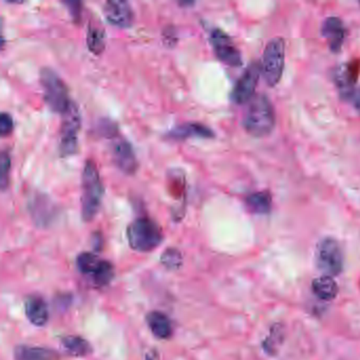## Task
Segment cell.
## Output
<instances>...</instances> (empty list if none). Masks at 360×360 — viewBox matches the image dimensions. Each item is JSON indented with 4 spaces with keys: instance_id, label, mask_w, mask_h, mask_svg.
<instances>
[{
    "instance_id": "cell-1",
    "label": "cell",
    "mask_w": 360,
    "mask_h": 360,
    "mask_svg": "<svg viewBox=\"0 0 360 360\" xmlns=\"http://www.w3.org/2000/svg\"><path fill=\"white\" fill-rule=\"evenodd\" d=\"M103 195L104 187L98 167L94 161L88 160L82 174V218L85 222H90L96 218L100 210Z\"/></svg>"
},
{
    "instance_id": "cell-2",
    "label": "cell",
    "mask_w": 360,
    "mask_h": 360,
    "mask_svg": "<svg viewBox=\"0 0 360 360\" xmlns=\"http://www.w3.org/2000/svg\"><path fill=\"white\" fill-rule=\"evenodd\" d=\"M275 123V111L269 98L264 94L255 96L244 115V129L255 138H263L271 134Z\"/></svg>"
},
{
    "instance_id": "cell-3",
    "label": "cell",
    "mask_w": 360,
    "mask_h": 360,
    "mask_svg": "<svg viewBox=\"0 0 360 360\" xmlns=\"http://www.w3.org/2000/svg\"><path fill=\"white\" fill-rule=\"evenodd\" d=\"M130 248L136 252H148L155 250L163 241L161 227L147 217L136 219L127 229Z\"/></svg>"
},
{
    "instance_id": "cell-4",
    "label": "cell",
    "mask_w": 360,
    "mask_h": 360,
    "mask_svg": "<svg viewBox=\"0 0 360 360\" xmlns=\"http://www.w3.org/2000/svg\"><path fill=\"white\" fill-rule=\"evenodd\" d=\"M39 79H41L46 105L49 107L52 112L64 115L72 103L69 98L66 84L51 68L41 69Z\"/></svg>"
},
{
    "instance_id": "cell-5",
    "label": "cell",
    "mask_w": 360,
    "mask_h": 360,
    "mask_svg": "<svg viewBox=\"0 0 360 360\" xmlns=\"http://www.w3.org/2000/svg\"><path fill=\"white\" fill-rule=\"evenodd\" d=\"M285 45L281 37L271 39L267 43L263 53L261 72L269 87H275L280 79L284 69Z\"/></svg>"
},
{
    "instance_id": "cell-6",
    "label": "cell",
    "mask_w": 360,
    "mask_h": 360,
    "mask_svg": "<svg viewBox=\"0 0 360 360\" xmlns=\"http://www.w3.org/2000/svg\"><path fill=\"white\" fill-rule=\"evenodd\" d=\"M81 122L79 107L72 102L68 110L63 115L60 131V153L62 157H71L77 153Z\"/></svg>"
},
{
    "instance_id": "cell-7",
    "label": "cell",
    "mask_w": 360,
    "mask_h": 360,
    "mask_svg": "<svg viewBox=\"0 0 360 360\" xmlns=\"http://www.w3.org/2000/svg\"><path fill=\"white\" fill-rule=\"evenodd\" d=\"M315 259L317 269L324 276L334 277L342 271V250L334 238H324L318 243Z\"/></svg>"
},
{
    "instance_id": "cell-8",
    "label": "cell",
    "mask_w": 360,
    "mask_h": 360,
    "mask_svg": "<svg viewBox=\"0 0 360 360\" xmlns=\"http://www.w3.org/2000/svg\"><path fill=\"white\" fill-rule=\"evenodd\" d=\"M210 39L212 49L221 62L224 63L227 66H241V53L226 33L223 32L220 29H214L210 32Z\"/></svg>"
},
{
    "instance_id": "cell-9",
    "label": "cell",
    "mask_w": 360,
    "mask_h": 360,
    "mask_svg": "<svg viewBox=\"0 0 360 360\" xmlns=\"http://www.w3.org/2000/svg\"><path fill=\"white\" fill-rule=\"evenodd\" d=\"M260 72L261 65L259 63H252L248 67L231 92V100L233 103L242 105L252 100L258 85Z\"/></svg>"
},
{
    "instance_id": "cell-10",
    "label": "cell",
    "mask_w": 360,
    "mask_h": 360,
    "mask_svg": "<svg viewBox=\"0 0 360 360\" xmlns=\"http://www.w3.org/2000/svg\"><path fill=\"white\" fill-rule=\"evenodd\" d=\"M111 157L117 167L124 174L132 176L138 170V160L131 144L122 136H115L111 147Z\"/></svg>"
},
{
    "instance_id": "cell-11",
    "label": "cell",
    "mask_w": 360,
    "mask_h": 360,
    "mask_svg": "<svg viewBox=\"0 0 360 360\" xmlns=\"http://www.w3.org/2000/svg\"><path fill=\"white\" fill-rule=\"evenodd\" d=\"M107 22L119 28H129L134 20L131 6L122 0H109L103 8Z\"/></svg>"
},
{
    "instance_id": "cell-12",
    "label": "cell",
    "mask_w": 360,
    "mask_h": 360,
    "mask_svg": "<svg viewBox=\"0 0 360 360\" xmlns=\"http://www.w3.org/2000/svg\"><path fill=\"white\" fill-rule=\"evenodd\" d=\"M358 72H359V66L355 63L340 65L335 70V84L338 88L339 94L345 100L352 98L354 92H355V84L357 82Z\"/></svg>"
},
{
    "instance_id": "cell-13",
    "label": "cell",
    "mask_w": 360,
    "mask_h": 360,
    "mask_svg": "<svg viewBox=\"0 0 360 360\" xmlns=\"http://www.w3.org/2000/svg\"><path fill=\"white\" fill-rule=\"evenodd\" d=\"M321 33L326 37L330 51L338 53L342 47L345 37V29L342 20L336 16L326 18L322 25Z\"/></svg>"
},
{
    "instance_id": "cell-14",
    "label": "cell",
    "mask_w": 360,
    "mask_h": 360,
    "mask_svg": "<svg viewBox=\"0 0 360 360\" xmlns=\"http://www.w3.org/2000/svg\"><path fill=\"white\" fill-rule=\"evenodd\" d=\"M214 136V131L210 128L199 123L182 124L167 134V138L174 141L187 140L191 138L212 139Z\"/></svg>"
},
{
    "instance_id": "cell-15",
    "label": "cell",
    "mask_w": 360,
    "mask_h": 360,
    "mask_svg": "<svg viewBox=\"0 0 360 360\" xmlns=\"http://www.w3.org/2000/svg\"><path fill=\"white\" fill-rule=\"evenodd\" d=\"M25 313L33 326H44L49 321V309L41 297H29L25 302Z\"/></svg>"
},
{
    "instance_id": "cell-16",
    "label": "cell",
    "mask_w": 360,
    "mask_h": 360,
    "mask_svg": "<svg viewBox=\"0 0 360 360\" xmlns=\"http://www.w3.org/2000/svg\"><path fill=\"white\" fill-rule=\"evenodd\" d=\"M30 212L37 225L45 226L51 222L56 212L49 198L44 195H37L30 202Z\"/></svg>"
},
{
    "instance_id": "cell-17",
    "label": "cell",
    "mask_w": 360,
    "mask_h": 360,
    "mask_svg": "<svg viewBox=\"0 0 360 360\" xmlns=\"http://www.w3.org/2000/svg\"><path fill=\"white\" fill-rule=\"evenodd\" d=\"M14 360H60V355L48 347L18 345L14 349Z\"/></svg>"
},
{
    "instance_id": "cell-18",
    "label": "cell",
    "mask_w": 360,
    "mask_h": 360,
    "mask_svg": "<svg viewBox=\"0 0 360 360\" xmlns=\"http://www.w3.org/2000/svg\"><path fill=\"white\" fill-rule=\"evenodd\" d=\"M146 322L151 333L159 339H168L172 334V322L165 314L153 311L147 315Z\"/></svg>"
},
{
    "instance_id": "cell-19",
    "label": "cell",
    "mask_w": 360,
    "mask_h": 360,
    "mask_svg": "<svg viewBox=\"0 0 360 360\" xmlns=\"http://www.w3.org/2000/svg\"><path fill=\"white\" fill-rule=\"evenodd\" d=\"M314 295L320 300L330 301L336 298L338 294V285L330 276H321L316 278L311 283Z\"/></svg>"
},
{
    "instance_id": "cell-20",
    "label": "cell",
    "mask_w": 360,
    "mask_h": 360,
    "mask_svg": "<svg viewBox=\"0 0 360 360\" xmlns=\"http://www.w3.org/2000/svg\"><path fill=\"white\" fill-rule=\"evenodd\" d=\"M63 347L73 357H85L92 352V347L86 339L79 336H66L62 339Z\"/></svg>"
},
{
    "instance_id": "cell-21",
    "label": "cell",
    "mask_w": 360,
    "mask_h": 360,
    "mask_svg": "<svg viewBox=\"0 0 360 360\" xmlns=\"http://www.w3.org/2000/svg\"><path fill=\"white\" fill-rule=\"evenodd\" d=\"M105 45H106V35H105L104 29L100 24L90 22L87 32V46L90 51L98 56L104 51Z\"/></svg>"
},
{
    "instance_id": "cell-22",
    "label": "cell",
    "mask_w": 360,
    "mask_h": 360,
    "mask_svg": "<svg viewBox=\"0 0 360 360\" xmlns=\"http://www.w3.org/2000/svg\"><path fill=\"white\" fill-rule=\"evenodd\" d=\"M271 195L269 191H259L252 193L246 198V205L252 210L259 214H269L271 208Z\"/></svg>"
},
{
    "instance_id": "cell-23",
    "label": "cell",
    "mask_w": 360,
    "mask_h": 360,
    "mask_svg": "<svg viewBox=\"0 0 360 360\" xmlns=\"http://www.w3.org/2000/svg\"><path fill=\"white\" fill-rule=\"evenodd\" d=\"M101 262L102 260L92 252H83L77 259V269L82 274L90 276V277H92V275L96 273Z\"/></svg>"
},
{
    "instance_id": "cell-24",
    "label": "cell",
    "mask_w": 360,
    "mask_h": 360,
    "mask_svg": "<svg viewBox=\"0 0 360 360\" xmlns=\"http://www.w3.org/2000/svg\"><path fill=\"white\" fill-rule=\"evenodd\" d=\"M94 284L98 286H105L110 283L115 278V267L108 261L102 260L96 273L92 275Z\"/></svg>"
},
{
    "instance_id": "cell-25",
    "label": "cell",
    "mask_w": 360,
    "mask_h": 360,
    "mask_svg": "<svg viewBox=\"0 0 360 360\" xmlns=\"http://www.w3.org/2000/svg\"><path fill=\"white\" fill-rule=\"evenodd\" d=\"M161 262L166 269L176 271L180 269L183 263V257L176 248H167L161 257Z\"/></svg>"
},
{
    "instance_id": "cell-26",
    "label": "cell",
    "mask_w": 360,
    "mask_h": 360,
    "mask_svg": "<svg viewBox=\"0 0 360 360\" xmlns=\"http://www.w3.org/2000/svg\"><path fill=\"white\" fill-rule=\"evenodd\" d=\"M10 169H11L10 153L4 150L0 157V186L3 191H5L9 185Z\"/></svg>"
},
{
    "instance_id": "cell-27",
    "label": "cell",
    "mask_w": 360,
    "mask_h": 360,
    "mask_svg": "<svg viewBox=\"0 0 360 360\" xmlns=\"http://www.w3.org/2000/svg\"><path fill=\"white\" fill-rule=\"evenodd\" d=\"M282 333L280 330L279 326H275L271 330V336L267 338V340L264 341L263 345H264V349H266V352L269 353H274L276 349H277V345L281 343L282 340Z\"/></svg>"
},
{
    "instance_id": "cell-28",
    "label": "cell",
    "mask_w": 360,
    "mask_h": 360,
    "mask_svg": "<svg viewBox=\"0 0 360 360\" xmlns=\"http://www.w3.org/2000/svg\"><path fill=\"white\" fill-rule=\"evenodd\" d=\"M14 123L11 115L7 112L1 113L0 115V134L3 136H9L13 131Z\"/></svg>"
},
{
    "instance_id": "cell-29",
    "label": "cell",
    "mask_w": 360,
    "mask_h": 360,
    "mask_svg": "<svg viewBox=\"0 0 360 360\" xmlns=\"http://www.w3.org/2000/svg\"><path fill=\"white\" fill-rule=\"evenodd\" d=\"M64 4L68 7L72 18H75V20H79V18H81V3H79V1H67V3Z\"/></svg>"
},
{
    "instance_id": "cell-30",
    "label": "cell",
    "mask_w": 360,
    "mask_h": 360,
    "mask_svg": "<svg viewBox=\"0 0 360 360\" xmlns=\"http://www.w3.org/2000/svg\"><path fill=\"white\" fill-rule=\"evenodd\" d=\"M352 101H353V105L356 110L360 113V87L355 89V92L352 96Z\"/></svg>"
}]
</instances>
